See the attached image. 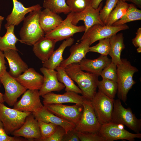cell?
Listing matches in <instances>:
<instances>
[{"mask_svg": "<svg viewBox=\"0 0 141 141\" xmlns=\"http://www.w3.org/2000/svg\"><path fill=\"white\" fill-rule=\"evenodd\" d=\"M0 82L5 90L3 94L4 102L10 106H14L18 98L27 90L7 71L0 78Z\"/></svg>", "mask_w": 141, "mask_h": 141, "instance_id": "obj_9", "label": "cell"}, {"mask_svg": "<svg viewBox=\"0 0 141 141\" xmlns=\"http://www.w3.org/2000/svg\"><path fill=\"white\" fill-rule=\"evenodd\" d=\"M121 61V63L117 65V92L118 99L126 103L127 94L136 83L133 76L138 70L127 59L122 58Z\"/></svg>", "mask_w": 141, "mask_h": 141, "instance_id": "obj_3", "label": "cell"}, {"mask_svg": "<svg viewBox=\"0 0 141 141\" xmlns=\"http://www.w3.org/2000/svg\"><path fill=\"white\" fill-rule=\"evenodd\" d=\"M44 106L57 116L75 125L80 118L83 109L82 105L77 104L72 105L50 104Z\"/></svg>", "mask_w": 141, "mask_h": 141, "instance_id": "obj_12", "label": "cell"}, {"mask_svg": "<svg viewBox=\"0 0 141 141\" xmlns=\"http://www.w3.org/2000/svg\"><path fill=\"white\" fill-rule=\"evenodd\" d=\"M74 41V39L72 37L63 41L59 47L54 51L49 58L46 61L42 62L43 67L55 69L57 67L60 66L64 60L63 54L65 49L72 45Z\"/></svg>", "mask_w": 141, "mask_h": 141, "instance_id": "obj_26", "label": "cell"}, {"mask_svg": "<svg viewBox=\"0 0 141 141\" xmlns=\"http://www.w3.org/2000/svg\"><path fill=\"white\" fill-rule=\"evenodd\" d=\"M98 90L109 98L114 99L117 92V82L112 80L102 79L98 81L97 84Z\"/></svg>", "mask_w": 141, "mask_h": 141, "instance_id": "obj_33", "label": "cell"}, {"mask_svg": "<svg viewBox=\"0 0 141 141\" xmlns=\"http://www.w3.org/2000/svg\"><path fill=\"white\" fill-rule=\"evenodd\" d=\"M38 20L40 24L45 33L54 29L63 20L58 14L46 8L40 11Z\"/></svg>", "mask_w": 141, "mask_h": 141, "instance_id": "obj_25", "label": "cell"}, {"mask_svg": "<svg viewBox=\"0 0 141 141\" xmlns=\"http://www.w3.org/2000/svg\"><path fill=\"white\" fill-rule=\"evenodd\" d=\"M123 1H125L126 0H121ZM126 2V1H125Z\"/></svg>", "mask_w": 141, "mask_h": 141, "instance_id": "obj_50", "label": "cell"}, {"mask_svg": "<svg viewBox=\"0 0 141 141\" xmlns=\"http://www.w3.org/2000/svg\"><path fill=\"white\" fill-rule=\"evenodd\" d=\"M78 135L79 139L81 141H105V139L99 132H78Z\"/></svg>", "mask_w": 141, "mask_h": 141, "instance_id": "obj_39", "label": "cell"}, {"mask_svg": "<svg viewBox=\"0 0 141 141\" xmlns=\"http://www.w3.org/2000/svg\"><path fill=\"white\" fill-rule=\"evenodd\" d=\"M12 1L13 5V10L6 19L7 22L5 26L18 25L24 20L26 14L34 10H40L42 8L39 4L26 7L18 0Z\"/></svg>", "mask_w": 141, "mask_h": 141, "instance_id": "obj_18", "label": "cell"}, {"mask_svg": "<svg viewBox=\"0 0 141 141\" xmlns=\"http://www.w3.org/2000/svg\"><path fill=\"white\" fill-rule=\"evenodd\" d=\"M111 62V59L107 56L101 55L94 59L84 58L79 63L82 70L99 76L102 70Z\"/></svg>", "mask_w": 141, "mask_h": 141, "instance_id": "obj_24", "label": "cell"}, {"mask_svg": "<svg viewBox=\"0 0 141 141\" xmlns=\"http://www.w3.org/2000/svg\"><path fill=\"white\" fill-rule=\"evenodd\" d=\"M32 114L37 121H41L47 123H51L60 126L65 129L66 133L74 128L75 126L74 124L54 115L44 105L38 110Z\"/></svg>", "mask_w": 141, "mask_h": 141, "instance_id": "obj_20", "label": "cell"}, {"mask_svg": "<svg viewBox=\"0 0 141 141\" xmlns=\"http://www.w3.org/2000/svg\"><path fill=\"white\" fill-rule=\"evenodd\" d=\"M1 86L0 84V87ZM4 102L3 98V94L0 92V103H3Z\"/></svg>", "mask_w": 141, "mask_h": 141, "instance_id": "obj_47", "label": "cell"}, {"mask_svg": "<svg viewBox=\"0 0 141 141\" xmlns=\"http://www.w3.org/2000/svg\"><path fill=\"white\" fill-rule=\"evenodd\" d=\"M41 138L38 141H41L51 136L55 131L58 126L51 123H47L41 121H38Z\"/></svg>", "mask_w": 141, "mask_h": 141, "instance_id": "obj_36", "label": "cell"}, {"mask_svg": "<svg viewBox=\"0 0 141 141\" xmlns=\"http://www.w3.org/2000/svg\"><path fill=\"white\" fill-rule=\"evenodd\" d=\"M78 132L74 128L69 130L63 136L62 141H80Z\"/></svg>", "mask_w": 141, "mask_h": 141, "instance_id": "obj_41", "label": "cell"}, {"mask_svg": "<svg viewBox=\"0 0 141 141\" xmlns=\"http://www.w3.org/2000/svg\"><path fill=\"white\" fill-rule=\"evenodd\" d=\"M119 0H106L105 5L99 11V17L105 25L110 14L116 6Z\"/></svg>", "mask_w": 141, "mask_h": 141, "instance_id": "obj_38", "label": "cell"}, {"mask_svg": "<svg viewBox=\"0 0 141 141\" xmlns=\"http://www.w3.org/2000/svg\"><path fill=\"white\" fill-rule=\"evenodd\" d=\"M14 136L22 137L28 139L38 141L41 138L38 121L31 113L26 118L22 126L12 134Z\"/></svg>", "mask_w": 141, "mask_h": 141, "instance_id": "obj_16", "label": "cell"}, {"mask_svg": "<svg viewBox=\"0 0 141 141\" xmlns=\"http://www.w3.org/2000/svg\"><path fill=\"white\" fill-rule=\"evenodd\" d=\"M0 128H3V125L1 122L0 121Z\"/></svg>", "mask_w": 141, "mask_h": 141, "instance_id": "obj_49", "label": "cell"}, {"mask_svg": "<svg viewBox=\"0 0 141 141\" xmlns=\"http://www.w3.org/2000/svg\"><path fill=\"white\" fill-rule=\"evenodd\" d=\"M31 113L9 108L3 103H0V121L8 134H12L20 128L24 123L26 117Z\"/></svg>", "mask_w": 141, "mask_h": 141, "instance_id": "obj_5", "label": "cell"}, {"mask_svg": "<svg viewBox=\"0 0 141 141\" xmlns=\"http://www.w3.org/2000/svg\"><path fill=\"white\" fill-rule=\"evenodd\" d=\"M25 140L18 138L17 137L9 136L3 128H0V141H24Z\"/></svg>", "mask_w": 141, "mask_h": 141, "instance_id": "obj_42", "label": "cell"}, {"mask_svg": "<svg viewBox=\"0 0 141 141\" xmlns=\"http://www.w3.org/2000/svg\"><path fill=\"white\" fill-rule=\"evenodd\" d=\"M109 40L110 50L109 55L111 58V62L117 65L122 62L121 54L125 48L123 34H116L110 37Z\"/></svg>", "mask_w": 141, "mask_h": 141, "instance_id": "obj_27", "label": "cell"}, {"mask_svg": "<svg viewBox=\"0 0 141 141\" xmlns=\"http://www.w3.org/2000/svg\"><path fill=\"white\" fill-rule=\"evenodd\" d=\"M40 10L32 11L25 17L19 33V42L27 45H33L43 37L45 33L39 22L38 16Z\"/></svg>", "mask_w": 141, "mask_h": 141, "instance_id": "obj_2", "label": "cell"}, {"mask_svg": "<svg viewBox=\"0 0 141 141\" xmlns=\"http://www.w3.org/2000/svg\"><path fill=\"white\" fill-rule=\"evenodd\" d=\"M100 75L102 79L112 80L116 82L117 65L111 62L102 71Z\"/></svg>", "mask_w": 141, "mask_h": 141, "instance_id": "obj_37", "label": "cell"}, {"mask_svg": "<svg viewBox=\"0 0 141 141\" xmlns=\"http://www.w3.org/2000/svg\"><path fill=\"white\" fill-rule=\"evenodd\" d=\"M103 0H92L91 6L94 8L97 9Z\"/></svg>", "mask_w": 141, "mask_h": 141, "instance_id": "obj_45", "label": "cell"}, {"mask_svg": "<svg viewBox=\"0 0 141 141\" xmlns=\"http://www.w3.org/2000/svg\"><path fill=\"white\" fill-rule=\"evenodd\" d=\"M27 89L39 90L42 86L43 76L32 68H28L16 78Z\"/></svg>", "mask_w": 141, "mask_h": 141, "instance_id": "obj_22", "label": "cell"}, {"mask_svg": "<svg viewBox=\"0 0 141 141\" xmlns=\"http://www.w3.org/2000/svg\"><path fill=\"white\" fill-rule=\"evenodd\" d=\"M141 20V10L133 4H129L127 10L124 16L115 22L113 26L122 25L131 21Z\"/></svg>", "mask_w": 141, "mask_h": 141, "instance_id": "obj_32", "label": "cell"}, {"mask_svg": "<svg viewBox=\"0 0 141 141\" xmlns=\"http://www.w3.org/2000/svg\"><path fill=\"white\" fill-rule=\"evenodd\" d=\"M110 122L125 125L136 133L141 130V119L136 118L130 108H125L119 99L114 100Z\"/></svg>", "mask_w": 141, "mask_h": 141, "instance_id": "obj_4", "label": "cell"}, {"mask_svg": "<svg viewBox=\"0 0 141 141\" xmlns=\"http://www.w3.org/2000/svg\"><path fill=\"white\" fill-rule=\"evenodd\" d=\"M17 51L10 50L3 51L5 58L9 66L8 73L13 77L16 78L26 71L28 66L20 57Z\"/></svg>", "mask_w": 141, "mask_h": 141, "instance_id": "obj_21", "label": "cell"}, {"mask_svg": "<svg viewBox=\"0 0 141 141\" xmlns=\"http://www.w3.org/2000/svg\"><path fill=\"white\" fill-rule=\"evenodd\" d=\"M74 13L71 12L55 28L45 33L44 36L57 42L71 37L77 33L85 32L84 25L77 26L72 23Z\"/></svg>", "mask_w": 141, "mask_h": 141, "instance_id": "obj_7", "label": "cell"}, {"mask_svg": "<svg viewBox=\"0 0 141 141\" xmlns=\"http://www.w3.org/2000/svg\"><path fill=\"white\" fill-rule=\"evenodd\" d=\"M4 19V17L0 15V31H1L2 22Z\"/></svg>", "mask_w": 141, "mask_h": 141, "instance_id": "obj_48", "label": "cell"}, {"mask_svg": "<svg viewBox=\"0 0 141 141\" xmlns=\"http://www.w3.org/2000/svg\"><path fill=\"white\" fill-rule=\"evenodd\" d=\"M15 26L13 25L5 26L7 30L6 33L3 36H0V50L2 51L10 50L18 51L16 44L20 39L15 34Z\"/></svg>", "mask_w": 141, "mask_h": 141, "instance_id": "obj_28", "label": "cell"}, {"mask_svg": "<svg viewBox=\"0 0 141 141\" xmlns=\"http://www.w3.org/2000/svg\"><path fill=\"white\" fill-rule=\"evenodd\" d=\"M55 69L57 72L58 80L64 85L66 91H72L82 94L81 90L75 84L73 80L66 72L64 68L59 66L57 67Z\"/></svg>", "mask_w": 141, "mask_h": 141, "instance_id": "obj_29", "label": "cell"}, {"mask_svg": "<svg viewBox=\"0 0 141 141\" xmlns=\"http://www.w3.org/2000/svg\"><path fill=\"white\" fill-rule=\"evenodd\" d=\"M82 105V114L75 129L78 132H99L102 125L96 116L91 101L85 98Z\"/></svg>", "mask_w": 141, "mask_h": 141, "instance_id": "obj_6", "label": "cell"}, {"mask_svg": "<svg viewBox=\"0 0 141 141\" xmlns=\"http://www.w3.org/2000/svg\"><path fill=\"white\" fill-rule=\"evenodd\" d=\"M90 41L88 38L81 40V42L72 45L69 49L70 55L67 59L63 60L60 66L64 68L73 63H79L89 52Z\"/></svg>", "mask_w": 141, "mask_h": 141, "instance_id": "obj_19", "label": "cell"}, {"mask_svg": "<svg viewBox=\"0 0 141 141\" xmlns=\"http://www.w3.org/2000/svg\"><path fill=\"white\" fill-rule=\"evenodd\" d=\"M99 133L105 141L126 140L134 141L135 138H140L141 134L133 133L125 130L124 125L110 122L102 125Z\"/></svg>", "mask_w": 141, "mask_h": 141, "instance_id": "obj_10", "label": "cell"}, {"mask_svg": "<svg viewBox=\"0 0 141 141\" xmlns=\"http://www.w3.org/2000/svg\"><path fill=\"white\" fill-rule=\"evenodd\" d=\"M109 38H105L99 40L97 44L90 47L89 52H97L104 56L109 55L110 50Z\"/></svg>", "mask_w": 141, "mask_h": 141, "instance_id": "obj_34", "label": "cell"}, {"mask_svg": "<svg viewBox=\"0 0 141 141\" xmlns=\"http://www.w3.org/2000/svg\"><path fill=\"white\" fill-rule=\"evenodd\" d=\"M43 98L44 105L50 104H62L72 103L82 105L85 98L82 96L72 91H66L63 94H55L52 92L45 95Z\"/></svg>", "mask_w": 141, "mask_h": 141, "instance_id": "obj_17", "label": "cell"}, {"mask_svg": "<svg viewBox=\"0 0 141 141\" xmlns=\"http://www.w3.org/2000/svg\"><path fill=\"white\" fill-rule=\"evenodd\" d=\"M66 0H45L43 7L57 14H68L71 12L66 2Z\"/></svg>", "mask_w": 141, "mask_h": 141, "instance_id": "obj_31", "label": "cell"}, {"mask_svg": "<svg viewBox=\"0 0 141 141\" xmlns=\"http://www.w3.org/2000/svg\"><path fill=\"white\" fill-rule=\"evenodd\" d=\"M56 43L54 40L44 36L33 45V51L36 56L44 62L52 54Z\"/></svg>", "mask_w": 141, "mask_h": 141, "instance_id": "obj_23", "label": "cell"}, {"mask_svg": "<svg viewBox=\"0 0 141 141\" xmlns=\"http://www.w3.org/2000/svg\"><path fill=\"white\" fill-rule=\"evenodd\" d=\"M5 58L4 53L0 50V78L6 71V62Z\"/></svg>", "mask_w": 141, "mask_h": 141, "instance_id": "obj_44", "label": "cell"}, {"mask_svg": "<svg viewBox=\"0 0 141 141\" xmlns=\"http://www.w3.org/2000/svg\"><path fill=\"white\" fill-rule=\"evenodd\" d=\"M129 4L125 1L119 0L109 16L105 25L111 26L115 22L121 18L125 14Z\"/></svg>", "mask_w": 141, "mask_h": 141, "instance_id": "obj_30", "label": "cell"}, {"mask_svg": "<svg viewBox=\"0 0 141 141\" xmlns=\"http://www.w3.org/2000/svg\"><path fill=\"white\" fill-rule=\"evenodd\" d=\"M103 5V2H101L97 9L94 8L90 5L83 11L78 13H74L72 24L76 25L79 21H83L85 27L84 32L95 24H99L105 25L99 17V11Z\"/></svg>", "mask_w": 141, "mask_h": 141, "instance_id": "obj_14", "label": "cell"}, {"mask_svg": "<svg viewBox=\"0 0 141 141\" xmlns=\"http://www.w3.org/2000/svg\"><path fill=\"white\" fill-rule=\"evenodd\" d=\"M40 70L43 75V83L39 91L40 96L54 91H60L65 88L64 85L58 81L57 72L55 69L43 67Z\"/></svg>", "mask_w": 141, "mask_h": 141, "instance_id": "obj_15", "label": "cell"}, {"mask_svg": "<svg viewBox=\"0 0 141 141\" xmlns=\"http://www.w3.org/2000/svg\"><path fill=\"white\" fill-rule=\"evenodd\" d=\"M135 37L132 40L133 44L137 48V50L138 53L141 52V28H139L136 33Z\"/></svg>", "mask_w": 141, "mask_h": 141, "instance_id": "obj_43", "label": "cell"}, {"mask_svg": "<svg viewBox=\"0 0 141 141\" xmlns=\"http://www.w3.org/2000/svg\"><path fill=\"white\" fill-rule=\"evenodd\" d=\"M68 75L78 84L82 92V96L91 101L97 92L99 75L83 71L79 63L69 64L64 68Z\"/></svg>", "mask_w": 141, "mask_h": 141, "instance_id": "obj_1", "label": "cell"}, {"mask_svg": "<svg viewBox=\"0 0 141 141\" xmlns=\"http://www.w3.org/2000/svg\"><path fill=\"white\" fill-rule=\"evenodd\" d=\"M125 1L132 2L138 7L141 8V0H126Z\"/></svg>", "mask_w": 141, "mask_h": 141, "instance_id": "obj_46", "label": "cell"}, {"mask_svg": "<svg viewBox=\"0 0 141 141\" xmlns=\"http://www.w3.org/2000/svg\"><path fill=\"white\" fill-rule=\"evenodd\" d=\"M66 133V131L63 128L58 126L55 131L51 136L41 141H62Z\"/></svg>", "mask_w": 141, "mask_h": 141, "instance_id": "obj_40", "label": "cell"}, {"mask_svg": "<svg viewBox=\"0 0 141 141\" xmlns=\"http://www.w3.org/2000/svg\"><path fill=\"white\" fill-rule=\"evenodd\" d=\"M114 100L98 90L91 101L96 116L102 125L111 122Z\"/></svg>", "mask_w": 141, "mask_h": 141, "instance_id": "obj_8", "label": "cell"}, {"mask_svg": "<svg viewBox=\"0 0 141 141\" xmlns=\"http://www.w3.org/2000/svg\"><path fill=\"white\" fill-rule=\"evenodd\" d=\"M40 96L38 90L28 89L14 105L13 108L23 112H36L43 106Z\"/></svg>", "mask_w": 141, "mask_h": 141, "instance_id": "obj_13", "label": "cell"}, {"mask_svg": "<svg viewBox=\"0 0 141 141\" xmlns=\"http://www.w3.org/2000/svg\"><path fill=\"white\" fill-rule=\"evenodd\" d=\"M92 0H66V2L71 12H80L91 5Z\"/></svg>", "mask_w": 141, "mask_h": 141, "instance_id": "obj_35", "label": "cell"}, {"mask_svg": "<svg viewBox=\"0 0 141 141\" xmlns=\"http://www.w3.org/2000/svg\"><path fill=\"white\" fill-rule=\"evenodd\" d=\"M129 28L128 26L126 24L113 26L103 25L97 24L93 25L85 32L80 40L88 38L90 40L91 45L100 39L110 38L118 32Z\"/></svg>", "mask_w": 141, "mask_h": 141, "instance_id": "obj_11", "label": "cell"}]
</instances>
